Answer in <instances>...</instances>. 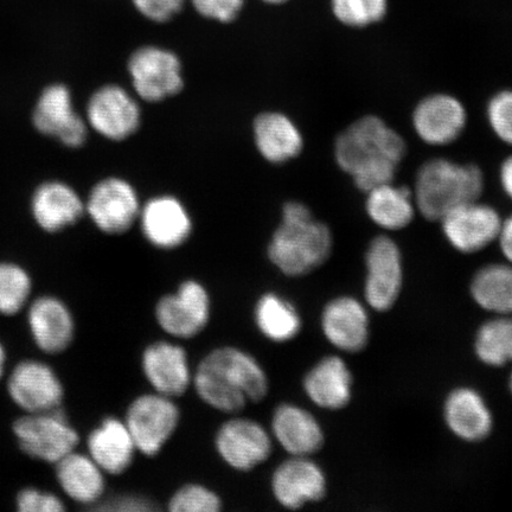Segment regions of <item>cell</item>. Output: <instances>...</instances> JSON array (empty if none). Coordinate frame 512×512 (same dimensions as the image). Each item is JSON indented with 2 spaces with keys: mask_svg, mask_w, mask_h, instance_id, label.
Returning <instances> with one entry per match:
<instances>
[{
  "mask_svg": "<svg viewBox=\"0 0 512 512\" xmlns=\"http://www.w3.org/2000/svg\"><path fill=\"white\" fill-rule=\"evenodd\" d=\"M137 226L146 242L160 251L181 248L195 228L187 204L172 194H158L143 202Z\"/></svg>",
  "mask_w": 512,
  "mask_h": 512,
  "instance_id": "30bf717a",
  "label": "cell"
},
{
  "mask_svg": "<svg viewBox=\"0 0 512 512\" xmlns=\"http://www.w3.org/2000/svg\"><path fill=\"white\" fill-rule=\"evenodd\" d=\"M16 504L21 512H62L66 509L59 497L37 489L19 492Z\"/></svg>",
  "mask_w": 512,
  "mask_h": 512,
  "instance_id": "74e56055",
  "label": "cell"
},
{
  "mask_svg": "<svg viewBox=\"0 0 512 512\" xmlns=\"http://www.w3.org/2000/svg\"><path fill=\"white\" fill-rule=\"evenodd\" d=\"M142 198L125 177L101 179L89 192L86 213L94 226L107 235H123L137 226Z\"/></svg>",
  "mask_w": 512,
  "mask_h": 512,
  "instance_id": "52a82bcc",
  "label": "cell"
},
{
  "mask_svg": "<svg viewBox=\"0 0 512 512\" xmlns=\"http://www.w3.org/2000/svg\"><path fill=\"white\" fill-rule=\"evenodd\" d=\"M28 322L37 347L47 354H60L73 342L74 318L60 299L49 296L36 299L30 306Z\"/></svg>",
  "mask_w": 512,
  "mask_h": 512,
  "instance_id": "44dd1931",
  "label": "cell"
},
{
  "mask_svg": "<svg viewBox=\"0 0 512 512\" xmlns=\"http://www.w3.org/2000/svg\"><path fill=\"white\" fill-rule=\"evenodd\" d=\"M8 392L27 414L55 411L64 396L62 383L53 368L34 360L21 362L12 370Z\"/></svg>",
  "mask_w": 512,
  "mask_h": 512,
  "instance_id": "4fadbf2b",
  "label": "cell"
},
{
  "mask_svg": "<svg viewBox=\"0 0 512 512\" xmlns=\"http://www.w3.org/2000/svg\"><path fill=\"white\" fill-rule=\"evenodd\" d=\"M98 510L117 511V512H153L160 508L157 502L144 496L126 495L118 496L108 501L101 502Z\"/></svg>",
  "mask_w": 512,
  "mask_h": 512,
  "instance_id": "ab89813d",
  "label": "cell"
},
{
  "mask_svg": "<svg viewBox=\"0 0 512 512\" xmlns=\"http://www.w3.org/2000/svg\"><path fill=\"white\" fill-rule=\"evenodd\" d=\"M252 138L256 152L272 165H284L302 155V130L290 115L270 110L255 115Z\"/></svg>",
  "mask_w": 512,
  "mask_h": 512,
  "instance_id": "e0dca14e",
  "label": "cell"
},
{
  "mask_svg": "<svg viewBox=\"0 0 512 512\" xmlns=\"http://www.w3.org/2000/svg\"><path fill=\"white\" fill-rule=\"evenodd\" d=\"M89 456L108 475H123L138 452L125 421L107 418L94 428L87 440Z\"/></svg>",
  "mask_w": 512,
  "mask_h": 512,
  "instance_id": "7402d4cb",
  "label": "cell"
},
{
  "mask_svg": "<svg viewBox=\"0 0 512 512\" xmlns=\"http://www.w3.org/2000/svg\"><path fill=\"white\" fill-rule=\"evenodd\" d=\"M215 447L224 463L236 471L248 472L270 459L273 444L259 422L235 418L219 428Z\"/></svg>",
  "mask_w": 512,
  "mask_h": 512,
  "instance_id": "7c38bea8",
  "label": "cell"
},
{
  "mask_svg": "<svg viewBox=\"0 0 512 512\" xmlns=\"http://www.w3.org/2000/svg\"><path fill=\"white\" fill-rule=\"evenodd\" d=\"M19 447L31 458L56 464L80 443L79 433L59 409L25 414L14 424Z\"/></svg>",
  "mask_w": 512,
  "mask_h": 512,
  "instance_id": "9c48e42d",
  "label": "cell"
},
{
  "mask_svg": "<svg viewBox=\"0 0 512 512\" xmlns=\"http://www.w3.org/2000/svg\"><path fill=\"white\" fill-rule=\"evenodd\" d=\"M195 10L211 21L227 24L238 18L243 0H191Z\"/></svg>",
  "mask_w": 512,
  "mask_h": 512,
  "instance_id": "8d00e7d4",
  "label": "cell"
},
{
  "mask_svg": "<svg viewBox=\"0 0 512 512\" xmlns=\"http://www.w3.org/2000/svg\"><path fill=\"white\" fill-rule=\"evenodd\" d=\"M331 251L330 228L317 220L306 204L286 202L267 245L271 264L287 277H303L322 266Z\"/></svg>",
  "mask_w": 512,
  "mask_h": 512,
  "instance_id": "3957f363",
  "label": "cell"
},
{
  "mask_svg": "<svg viewBox=\"0 0 512 512\" xmlns=\"http://www.w3.org/2000/svg\"><path fill=\"white\" fill-rule=\"evenodd\" d=\"M366 299L377 311L390 309L402 286V259L398 245L388 236L371 241L366 255Z\"/></svg>",
  "mask_w": 512,
  "mask_h": 512,
  "instance_id": "2e32d148",
  "label": "cell"
},
{
  "mask_svg": "<svg viewBox=\"0 0 512 512\" xmlns=\"http://www.w3.org/2000/svg\"><path fill=\"white\" fill-rule=\"evenodd\" d=\"M272 432L292 457L310 456L324 443V434L315 416L291 403H283L274 409Z\"/></svg>",
  "mask_w": 512,
  "mask_h": 512,
  "instance_id": "603a6c76",
  "label": "cell"
},
{
  "mask_svg": "<svg viewBox=\"0 0 512 512\" xmlns=\"http://www.w3.org/2000/svg\"><path fill=\"white\" fill-rule=\"evenodd\" d=\"M126 72L132 92L143 104H162L185 87L182 60L168 48L139 47L128 57Z\"/></svg>",
  "mask_w": 512,
  "mask_h": 512,
  "instance_id": "5b68a950",
  "label": "cell"
},
{
  "mask_svg": "<svg viewBox=\"0 0 512 512\" xmlns=\"http://www.w3.org/2000/svg\"><path fill=\"white\" fill-rule=\"evenodd\" d=\"M448 242L463 253H475L498 239L501 216L488 204L471 201L454 208L440 220Z\"/></svg>",
  "mask_w": 512,
  "mask_h": 512,
  "instance_id": "5bb4252c",
  "label": "cell"
},
{
  "mask_svg": "<svg viewBox=\"0 0 512 512\" xmlns=\"http://www.w3.org/2000/svg\"><path fill=\"white\" fill-rule=\"evenodd\" d=\"M200 399L216 411L236 414L248 403H259L270 390L267 374L248 352L221 347L203 358L192 376Z\"/></svg>",
  "mask_w": 512,
  "mask_h": 512,
  "instance_id": "7a4b0ae2",
  "label": "cell"
},
{
  "mask_svg": "<svg viewBox=\"0 0 512 512\" xmlns=\"http://www.w3.org/2000/svg\"><path fill=\"white\" fill-rule=\"evenodd\" d=\"M210 296L200 281L185 280L175 293L166 294L156 305V319L166 334L181 339L194 338L207 328Z\"/></svg>",
  "mask_w": 512,
  "mask_h": 512,
  "instance_id": "8fae6325",
  "label": "cell"
},
{
  "mask_svg": "<svg viewBox=\"0 0 512 512\" xmlns=\"http://www.w3.org/2000/svg\"><path fill=\"white\" fill-rule=\"evenodd\" d=\"M406 155L405 140L375 115H367L339 134L336 162L364 192L393 182Z\"/></svg>",
  "mask_w": 512,
  "mask_h": 512,
  "instance_id": "6da1fadb",
  "label": "cell"
},
{
  "mask_svg": "<svg viewBox=\"0 0 512 512\" xmlns=\"http://www.w3.org/2000/svg\"><path fill=\"white\" fill-rule=\"evenodd\" d=\"M5 363H6L5 349L2 345V343H0V380H2V377L4 375Z\"/></svg>",
  "mask_w": 512,
  "mask_h": 512,
  "instance_id": "7bdbcfd3",
  "label": "cell"
},
{
  "mask_svg": "<svg viewBox=\"0 0 512 512\" xmlns=\"http://www.w3.org/2000/svg\"><path fill=\"white\" fill-rule=\"evenodd\" d=\"M332 10L339 22L363 28L386 16L387 0H332Z\"/></svg>",
  "mask_w": 512,
  "mask_h": 512,
  "instance_id": "836d02e7",
  "label": "cell"
},
{
  "mask_svg": "<svg viewBox=\"0 0 512 512\" xmlns=\"http://www.w3.org/2000/svg\"><path fill=\"white\" fill-rule=\"evenodd\" d=\"M134 6L149 21L166 23L181 12L185 0H132Z\"/></svg>",
  "mask_w": 512,
  "mask_h": 512,
  "instance_id": "f35d334b",
  "label": "cell"
},
{
  "mask_svg": "<svg viewBox=\"0 0 512 512\" xmlns=\"http://www.w3.org/2000/svg\"><path fill=\"white\" fill-rule=\"evenodd\" d=\"M510 386H511V390H512V375H511Z\"/></svg>",
  "mask_w": 512,
  "mask_h": 512,
  "instance_id": "f6af8a7d",
  "label": "cell"
},
{
  "mask_svg": "<svg viewBox=\"0 0 512 512\" xmlns=\"http://www.w3.org/2000/svg\"><path fill=\"white\" fill-rule=\"evenodd\" d=\"M499 181H501L505 194L512 200V156L502 163L501 170H499Z\"/></svg>",
  "mask_w": 512,
  "mask_h": 512,
  "instance_id": "b9f144b4",
  "label": "cell"
},
{
  "mask_svg": "<svg viewBox=\"0 0 512 512\" xmlns=\"http://www.w3.org/2000/svg\"><path fill=\"white\" fill-rule=\"evenodd\" d=\"M181 412L174 399L158 393L138 396L128 406L125 424L138 452L157 457L177 431Z\"/></svg>",
  "mask_w": 512,
  "mask_h": 512,
  "instance_id": "ba28073f",
  "label": "cell"
},
{
  "mask_svg": "<svg viewBox=\"0 0 512 512\" xmlns=\"http://www.w3.org/2000/svg\"><path fill=\"white\" fill-rule=\"evenodd\" d=\"M498 239L505 258H507L512 264V215L502 223Z\"/></svg>",
  "mask_w": 512,
  "mask_h": 512,
  "instance_id": "60d3db41",
  "label": "cell"
},
{
  "mask_svg": "<svg viewBox=\"0 0 512 512\" xmlns=\"http://www.w3.org/2000/svg\"><path fill=\"white\" fill-rule=\"evenodd\" d=\"M322 326L326 338L338 349L356 352L367 344V312L355 299L332 300L323 312Z\"/></svg>",
  "mask_w": 512,
  "mask_h": 512,
  "instance_id": "d4e9b609",
  "label": "cell"
},
{
  "mask_svg": "<svg viewBox=\"0 0 512 512\" xmlns=\"http://www.w3.org/2000/svg\"><path fill=\"white\" fill-rule=\"evenodd\" d=\"M271 486L274 498L290 510L318 502L326 494L324 472L307 457H293L281 463L273 473Z\"/></svg>",
  "mask_w": 512,
  "mask_h": 512,
  "instance_id": "d6986e66",
  "label": "cell"
},
{
  "mask_svg": "<svg viewBox=\"0 0 512 512\" xmlns=\"http://www.w3.org/2000/svg\"><path fill=\"white\" fill-rule=\"evenodd\" d=\"M34 124L41 133L72 149L87 142V121L74 110L72 93L64 85L50 86L42 93L35 108Z\"/></svg>",
  "mask_w": 512,
  "mask_h": 512,
  "instance_id": "9a60e30c",
  "label": "cell"
},
{
  "mask_svg": "<svg viewBox=\"0 0 512 512\" xmlns=\"http://www.w3.org/2000/svg\"><path fill=\"white\" fill-rule=\"evenodd\" d=\"M351 375L341 358L330 356L320 361L304 380L312 402L326 409L343 408L350 401Z\"/></svg>",
  "mask_w": 512,
  "mask_h": 512,
  "instance_id": "4316f807",
  "label": "cell"
},
{
  "mask_svg": "<svg viewBox=\"0 0 512 512\" xmlns=\"http://www.w3.org/2000/svg\"><path fill=\"white\" fill-rule=\"evenodd\" d=\"M222 505L220 496L207 486L187 484L171 497L168 509L171 512H219Z\"/></svg>",
  "mask_w": 512,
  "mask_h": 512,
  "instance_id": "e575fe53",
  "label": "cell"
},
{
  "mask_svg": "<svg viewBox=\"0 0 512 512\" xmlns=\"http://www.w3.org/2000/svg\"><path fill=\"white\" fill-rule=\"evenodd\" d=\"M254 316L261 334L274 343L292 341L302 328L296 307L277 293H265L255 305Z\"/></svg>",
  "mask_w": 512,
  "mask_h": 512,
  "instance_id": "f546056e",
  "label": "cell"
},
{
  "mask_svg": "<svg viewBox=\"0 0 512 512\" xmlns=\"http://www.w3.org/2000/svg\"><path fill=\"white\" fill-rule=\"evenodd\" d=\"M142 104L131 88L107 83L96 89L88 100V127L110 142H126L136 136L143 125Z\"/></svg>",
  "mask_w": 512,
  "mask_h": 512,
  "instance_id": "8992f818",
  "label": "cell"
},
{
  "mask_svg": "<svg viewBox=\"0 0 512 512\" xmlns=\"http://www.w3.org/2000/svg\"><path fill=\"white\" fill-rule=\"evenodd\" d=\"M56 478L61 489L73 501L95 504L105 494V472L91 456L72 452L56 464Z\"/></svg>",
  "mask_w": 512,
  "mask_h": 512,
  "instance_id": "484cf974",
  "label": "cell"
},
{
  "mask_svg": "<svg viewBox=\"0 0 512 512\" xmlns=\"http://www.w3.org/2000/svg\"><path fill=\"white\" fill-rule=\"evenodd\" d=\"M85 211L81 196L66 183H44L32 197V214L40 227L49 233L73 226Z\"/></svg>",
  "mask_w": 512,
  "mask_h": 512,
  "instance_id": "cb8c5ba5",
  "label": "cell"
},
{
  "mask_svg": "<svg viewBox=\"0 0 512 512\" xmlns=\"http://www.w3.org/2000/svg\"><path fill=\"white\" fill-rule=\"evenodd\" d=\"M445 415L447 425L462 439L477 441L491 431V414L475 390L462 388L448 396Z\"/></svg>",
  "mask_w": 512,
  "mask_h": 512,
  "instance_id": "83f0119b",
  "label": "cell"
},
{
  "mask_svg": "<svg viewBox=\"0 0 512 512\" xmlns=\"http://www.w3.org/2000/svg\"><path fill=\"white\" fill-rule=\"evenodd\" d=\"M31 279L21 266L0 264V315L14 316L27 305L31 293Z\"/></svg>",
  "mask_w": 512,
  "mask_h": 512,
  "instance_id": "d6a6232c",
  "label": "cell"
},
{
  "mask_svg": "<svg viewBox=\"0 0 512 512\" xmlns=\"http://www.w3.org/2000/svg\"><path fill=\"white\" fill-rule=\"evenodd\" d=\"M264 2H266L268 4L278 5V4L286 3L287 0H264Z\"/></svg>",
  "mask_w": 512,
  "mask_h": 512,
  "instance_id": "ee69618b",
  "label": "cell"
},
{
  "mask_svg": "<svg viewBox=\"0 0 512 512\" xmlns=\"http://www.w3.org/2000/svg\"><path fill=\"white\" fill-rule=\"evenodd\" d=\"M367 194V213L377 226L399 230L407 227L414 219V201L408 189L396 187L393 182H389L377 185Z\"/></svg>",
  "mask_w": 512,
  "mask_h": 512,
  "instance_id": "f1b7e54d",
  "label": "cell"
},
{
  "mask_svg": "<svg viewBox=\"0 0 512 512\" xmlns=\"http://www.w3.org/2000/svg\"><path fill=\"white\" fill-rule=\"evenodd\" d=\"M477 355L490 366L512 362V318H498L485 323L476 339Z\"/></svg>",
  "mask_w": 512,
  "mask_h": 512,
  "instance_id": "1f68e13d",
  "label": "cell"
},
{
  "mask_svg": "<svg viewBox=\"0 0 512 512\" xmlns=\"http://www.w3.org/2000/svg\"><path fill=\"white\" fill-rule=\"evenodd\" d=\"M486 113L492 131L503 143L512 146V91L492 96Z\"/></svg>",
  "mask_w": 512,
  "mask_h": 512,
  "instance_id": "d590c367",
  "label": "cell"
},
{
  "mask_svg": "<svg viewBox=\"0 0 512 512\" xmlns=\"http://www.w3.org/2000/svg\"><path fill=\"white\" fill-rule=\"evenodd\" d=\"M142 367L155 392L171 399L187 393L192 383L187 351L178 344H150L143 352Z\"/></svg>",
  "mask_w": 512,
  "mask_h": 512,
  "instance_id": "ffe728a7",
  "label": "cell"
},
{
  "mask_svg": "<svg viewBox=\"0 0 512 512\" xmlns=\"http://www.w3.org/2000/svg\"><path fill=\"white\" fill-rule=\"evenodd\" d=\"M467 114L452 95L433 94L420 101L413 113L416 134L426 144L444 146L456 142L465 130Z\"/></svg>",
  "mask_w": 512,
  "mask_h": 512,
  "instance_id": "ac0fdd59",
  "label": "cell"
},
{
  "mask_svg": "<svg viewBox=\"0 0 512 512\" xmlns=\"http://www.w3.org/2000/svg\"><path fill=\"white\" fill-rule=\"evenodd\" d=\"M472 296L483 309L511 315L512 267L503 264L489 265L473 278Z\"/></svg>",
  "mask_w": 512,
  "mask_h": 512,
  "instance_id": "4dcf8cb0",
  "label": "cell"
},
{
  "mask_svg": "<svg viewBox=\"0 0 512 512\" xmlns=\"http://www.w3.org/2000/svg\"><path fill=\"white\" fill-rule=\"evenodd\" d=\"M483 190L484 175L477 165L435 158L416 175L415 203L426 219L440 221L454 208L477 201Z\"/></svg>",
  "mask_w": 512,
  "mask_h": 512,
  "instance_id": "277c9868",
  "label": "cell"
}]
</instances>
